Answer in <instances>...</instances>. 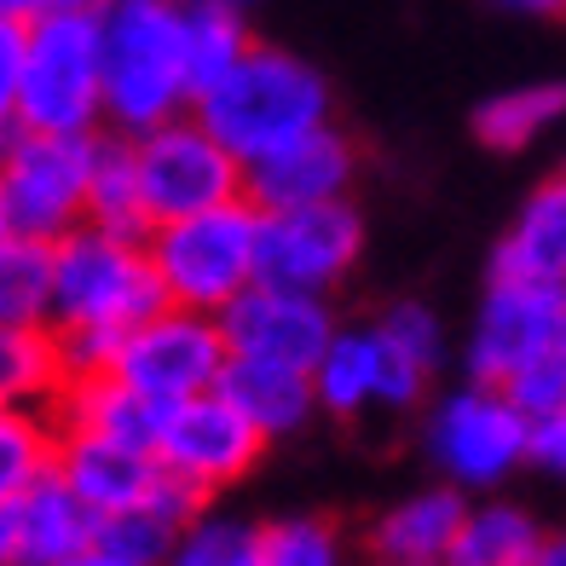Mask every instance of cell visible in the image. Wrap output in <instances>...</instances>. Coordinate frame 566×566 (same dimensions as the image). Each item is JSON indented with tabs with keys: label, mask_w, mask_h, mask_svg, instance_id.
Listing matches in <instances>:
<instances>
[{
	"label": "cell",
	"mask_w": 566,
	"mask_h": 566,
	"mask_svg": "<svg viewBox=\"0 0 566 566\" xmlns=\"http://www.w3.org/2000/svg\"><path fill=\"white\" fill-rule=\"evenodd\" d=\"M376 336L388 342L399 358H410L417 370H428V376L440 370V358H446V324L422 301H394L388 313L376 318Z\"/></svg>",
	"instance_id": "4dcf8cb0"
},
{
	"label": "cell",
	"mask_w": 566,
	"mask_h": 566,
	"mask_svg": "<svg viewBox=\"0 0 566 566\" xmlns=\"http://www.w3.org/2000/svg\"><path fill=\"white\" fill-rule=\"evenodd\" d=\"M358 254H365V214L353 209V197L313 202V209H277L261 214L254 277L283 283V290L329 295L353 277Z\"/></svg>",
	"instance_id": "8fae6325"
},
{
	"label": "cell",
	"mask_w": 566,
	"mask_h": 566,
	"mask_svg": "<svg viewBox=\"0 0 566 566\" xmlns=\"http://www.w3.org/2000/svg\"><path fill=\"white\" fill-rule=\"evenodd\" d=\"M462 365L503 388L526 417L566 405V283L492 277L469 324Z\"/></svg>",
	"instance_id": "6da1fadb"
},
{
	"label": "cell",
	"mask_w": 566,
	"mask_h": 566,
	"mask_svg": "<svg viewBox=\"0 0 566 566\" xmlns=\"http://www.w3.org/2000/svg\"><path fill=\"white\" fill-rule=\"evenodd\" d=\"M318 410L329 417H358L376 405V329H336L313 365Z\"/></svg>",
	"instance_id": "cb8c5ba5"
},
{
	"label": "cell",
	"mask_w": 566,
	"mask_h": 566,
	"mask_svg": "<svg viewBox=\"0 0 566 566\" xmlns=\"http://www.w3.org/2000/svg\"><path fill=\"white\" fill-rule=\"evenodd\" d=\"M0 566H18V503H0Z\"/></svg>",
	"instance_id": "e575fe53"
},
{
	"label": "cell",
	"mask_w": 566,
	"mask_h": 566,
	"mask_svg": "<svg viewBox=\"0 0 566 566\" xmlns=\"http://www.w3.org/2000/svg\"><path fill=\"white\" fill-rule=\"evenodd\" d=\"M469 514V492L462 485H428V492H410L405 503H394L370 532L376 560H410V566H440L451 537Z\"/></svg>",
	"instance_id": "ffe728a7"
},
{
	"label": "cell",
	"mask_w": 566,
	"mask_h": 566,
	"mask_svg": "<svg viewBox=\"0 0 566 566\" xmlns=\"http://www.w3.org/2000/svg\"><path fill=\"white\" fill-rule=\"evenodd\" d=\"M163 410H168V405L145 399L139 388H127L116 370H87V376H70V381H64L53 417H59V428H70V433H98V440H122V446L157 451Z\"/></svg>",
	"instance_id": "2e32d148"
},
{
	"label": "cell",
	"mask_w": 566,
	"mask_h": 566,
	"mask_svg": "<svg viewBox=\"0 0 566 566\" xmlns=\"http://www.w3.org/2000/svg\"><path fill=\"white\" fill-rule=\"evenodd\" d=\"M261 566H353L342 526L318 514H290V521L261 526Z\"/></svg>",
	"instance_id": "f546056e"
},
{
	"label": "cell",
	"mask_w": 566,
	"mask_h": 566,
	"mask_svg": "<svg viewBox=\"0 0 566 566\" xmlns=\"http://www.w3.org/2000/svg\"><path fill=\"white\" fill-rule=\"evenodd\" d=\"M105 53V127L145 134L197 105L186 59V0H105L98 12Z\"/></svg>",
	"instance_id": "3957f363"
},
{
	"label": "cell",
	"mask_w": 566,
	"mask_h": 566,
	"mask_svg": "<svg viewBox=\"0 0 566 566\" xmlns=\"http://www.w3.org/2000/svg\"><path fill=\"white\" fill-rule=\"evenodd\" d=\"M376 566H410V560H376Z\"/></svg>",
	"instance_id": "60d3db41"
},
{
	"label": "cell",
	"mask_w": 566,
	"mask_h": 566,
	"mask_svg": "<svg viewBox=\"0 0 566 566\" xmlns=\"http://www.w3.org/2000/svg\"><path fill=\"white\" fill-rule=\"evenodd\" d=\"M560 122H566V82H526L492 93L474 111V139L497 157H514V150H532Z\"/></svg>",
	"instance_id": "603a6c76"
},
{
	"label": "cell",
	"mask_w": 566,
	"mask_h": 566,
	"mask_svg": "<svg viewBox=\"0 0 566 566\" xmlns=\"http://www.w3.org/2000/svg\"><path fill=\"white\" fill-rule=\"evenodd\" d=\"M0 324L53 329V243L12 231L0 243Z\"/></svg>",
	"instance_id": "d4e9b609"
},
{
	"label": "cell",
	"mask_w": 566,
	"mask_h": 566,
	"mask_svg": "<svg viewBox=\"0 0 566 566\" xmlns=\"http://www.w3.org/2000/svg\"><path fill=\"white\" fill-rule=\"evenodd\" d=\"M560 174H566V163H560Z\"/></svg>",
	"instance_id": "b9f144b4"
},
{
	"label": "cell",
	"mask_w": 566,
	"mask_h": 566,
	"mask_svg": "<svg viewBox=\"0 0 566 566\" xmlns=\"http://www.w3.org/2000/svg\"><path fill=\"white\" fill-rule=\"evenodd\" d=\"M492 277L566 283V174H549L544 186L526 191L492 249Z\"/></svg>",
	"instance_id": "ac0fdd59"
},
{
	"label": "cell",
	"mask_w": 566,
	"mask_h": 566,
	"mask_svg": "<svg viewBox=\"0 0 566 566\" xmlns=\"http://www.w3.org/2000/svg\"><path fill=\"white\" fill-rule=\"evenodd\" d=\"M168 566H261V526L243 514L202 509L197 521L179 532Z\"/></svg>",
	"instance_id": "f1b7e54d"
},
{
	"label": "cell",
	"mask_w": 566,
	"mask_h": 566,
	"mask_svg": "<svg viewBox=\"0 0 566 566\" xmlns=\"http://www.w3.org/2000/svg\"><path fill=\"white\" fill-rule=\"evenodd\" d=\"M105 134H35L12 127L0 139V202L23 238H64L87 220V191L98 174Z\"/></svg>",
	"instance_id": "52a82bcc"
},
{
	"label": "cell",
	"mask_w": 566,
	"mask_h": 566,
	"mask_svg": "<svg viewBox=\"0 0 566 566\" xmlns=\"http://www.w3.org/2000/svg\"><path fill=\"white\" fill-rule=\"evenodd\" d=\"M64 353L46 324H0V410H53L64 394Z\"/></svg>",
	"instance_id": "44dd1931"
},
{
	"label": "cell",
	"mask_w": 566,
	"mask_h": 566,
	"mask_svg": "<svg viewBox=\"0 0 566 566\" xmlns=\"http://www.w3.org/2000/svg\"><path fill=\"white\" fill-rule=\"evenodd\" d=\"M12 238V214H7V202H0V243Z\"/></svg>",
	"instance_id": "ab89813d"
},
{
	"label": "cell",
	"mask_w": 566,
	"mask_h": 566,
	"mask_svg": "<svg viewBox=\"0 0 566 566\" xmlns=\"http://www.w3.org/2000/svg\"><path fill=\"white\" fill-rule=\"evenodd\" d=\"M98 537V514L53 469L18 497V566H64Z\"/></svg>",
	"instance_id": "d6986e66"
},
{
	"label": "cell",
	"mask_w": 566,
	"mask_h": 566,
	"mask_svg": "<svg viewBox=\"0 0 566 566\" xmlns=\"http://www.w3.org/2000/svg\"><path fill=\"white\" fill-rule=\"evenodd\" d=\"M150 266L163 277L168 306L191 313H226L249 283H254V254H261V209L249 197H231L220 209H202L186 220H163L145 238Z\"/></svg>",
	"instance_id": "8992f818"
},
{
	"label": "cell",
	"mask_w": 566,
	"mask_h": 566,
	"mask_svg": "<svg viewBox=\"0 0 566 566\" xmlns=\"http://www.w3.org/2000/svg\"><path fill=\"white\" fill-rule=\"evenodd\" d=\"M191 111L249 168V163L272 157V150L295 145L301 134H313V127L336 122V93H329V75L313 59L290 53V46H272V41H254L209 93H197Z\"/></svg>",
	"instance_id": "7a4b0ae2"
},
{
	"label": "cell",
	"mask_w": 566,
	"mask_h": 566,
	"mask_svg": "<svg viewBox=\"0 0 566 566\" xmlns=\"http://www.w3.org/2000/svg\"><path fill=\"white\" fill-rule=\"evenodd\" d=\"M532 417L492 381H462L440 405L428 410L422 451L440 469V480L462 485V492H492L526 462Z\"/></svg>",
	"instance_id": "ba28073f"
},
{
	"label": "cell",
	"mask_w": 566,
	"mask_h": 566,
	"mask_svg": "<svg viewBox=\"0 0 566 566\" xmlns=\"http://www.w3.org/2000/svg\"><path fill=\"white\" fill-rule=\"evenodd\" d=\"M220 329H226V347L243 353V358H272V365L313 370L329 347V336L342 329V318H336V306H329V295L283 290V283L254 277L220 313Z\"/></svg>",
	"instance_id": "4fadbf2b"
},
{
	"label": "cell",
	"mask_w": 566,
	"mask_h": 566,
	"mask_svg": "<svg viewBox=\"0 0 566 566\" xmlns=\"http://www.w3.org/2000/svg\"><path fill=\"white\" fill-rule=\"evenodd\" d=\"M537 544H544V526L521 503L492 497V503H469L440 566H532Z\"/></svg>",
	"instance_id": "7402d4cb"
},
{
	"label": "cell",
	"mask_w": 566,
	"mask_h": 566,
	"mask_svg": "<svg viewBox=\"0 0 566 566\" xmlns=\"http://www.w3.org/2000/svg\"><path fill=\"white\" fill-rule=\"evenodd\" d=\"M59 462L53 410H0V503H18Z\"/></svg>",
	"instance_id": "4316f807"
},
{
	"label": "cell",
	"mask_w": 566,
	"mask_h": 566,
	"mask_svg": "<svg viewBox=\"0 0 566 566\" xmlns=\"http://www.w3.org/2000/svg\"><path fill=\"white\" fill-rule=\"evenodd\" d=\"M46 12H105V0H46Z\"/></svg>",
	"instance_id": "74e56055"
},
{
	"label": "cell",
	"mask_w": 566,
	"mask_h": 566,
	"mask_svg": "<svg viewBox=\"0 0 566 566\" xmlns=\"http://www.w3.org/2000/svg\"><path fill=\"white\" fill-rule=\"evenodd\" d=\"M64 566H139V560H127L122 549H111V544H98V537H93V544L82 555H70Z\"/></svg>",
	"instance_id": "836d02e7"
},
{
	"label": "cell",
	"mask_w": 566,
	"mask_h": 566,
	"mask_svg": "<svg viewBox=\"0 0 566 566\" xmlns=\"http://www.w3.org/2000/svg\"><path fill=\"white\" fill-rule=\"evenodd\" d=\"M532 566H566V526L560 532H544V544H537Z\"/></svg>",
	"instance_id": "d590c367"
},
{
	"label": "cell",
	"mask_w": 566,
	"mask_h": 566,
	"mask_svg": "<svg viewBox=\"0 0 566 566\" xmlns=\"http://www.w3.org/2000/svg\"><path fill=\"white\" fill-rule=\"evenodd\" d=\"M220 394L243 410V417L266 433V440H290L318 417V388L313 370L295 365H272V358H243L231 353L220 370Z\"/></svg>",
	"instance_id": "e0dca14e"
},
{
	"label": "cell",
	"mask_w": 566,
	"mask_h": 566,
	"mask_svg": "<svg viewBox=\"0 0 566 566\" xmlns=\"http://www.w3.org/2000/svg\"><path fill=\"white\" fill-rule=\"evenodd\" d=\"M266 433L254 428L238 405H231L220 388L209 394H191L163 410V433H157V462L174 474L197 485L202 497L226 492L254 474V462L266 457Z\"/></svg>",
	"instance_id": "7c38bea8"
},
{
	"label": "cell",
	"mask_w": 566,
	"mask_h": 566,
	"mask_svg": "<svg viewBox=\"0 0 566 566\" xmlns=\"http://www.w3.org/2000/svg\"><path fill=\"white\" fill-rule=\"evenodd\" d=\"M249 46H254V35H249L243 12H226L214 0H186V59H191V87L197 93H209Z\"/></svg>",
	"instance_id": "83f0119b"
},
{
	"label": "cell",
	"mask_w": 566,
	"mask_h": 566,
	"mask_svg": "<svg viewBox=\"0 0 566 566\" xmlns=\"http://www.w3.org/2000/svg\"><path fill=\"white\" fill-rule=\"evenodd\" d=\"M214 7H226V12H243V18H254V12H261V0H214Z\"/></svg>",
	"instance_id": "f35d334b"
},
{
	"label": "cell",
	"mask_w": 566,
	"mask_h": 566,
	"mask_svg": "<svg viewBox=\"0 0 566 566\" xmlns=\"http://www.w3.org/2000/svg\"><path fill=\"white\" fill-rule=\"evenodd\" d=\"M18 127L105 134V53L93 12H35L23 23Z\"/></svg>",
	"instance_id": "5b68a950"
},
{
	"label": "cell",
	"mask_w": 566,
	"mask_h": 566,
	"mask_svg": "<svg viewBox=\"0 0 566 566\" xmlns=\"http://www.w3.org/2000/svg\"><path fill=\"white\" fill-rule=\"evenodd\" d=\"M168 306L163 277L150 266L145 238H122L105 226H70L53 238V329L59 336H111L122 342Z\"/></svg>",
	"instance_id": "277c9868"
},
{
	"label": "cell",
	"mask_w": 566,
	"mask_h": 566,
	"mask_svg": "<svg viewBox=\"0 0 566 566\" xmlns=\"http://www.w3.org/2000/svg\"><path fill=\"white\" fill-rule=\"evenodd\" d=\"M53 469L75 485V497H82L98 521H105V514H122V509H139L163 480L157 451L98 440V433H70V428H59V462Z\"/></svg>",
	"instance_id": "9a60e30c"
},
{
	"label": "cell",
	"mask_w": 566,
	"mask_h": 566,
	"mask_svg": "<svg viewBox=\"0 0 566 566\" xmlns=\"http://www.w3.org/2000/svg\"><path fill=\"white\" fill-rule=\"evenodd\" d=\"M127 145H134L145 209H150V220H157V226L163 220L202 214V209H220V202L243 197V174L249 168L209 134V122H202L197 111L145 127V134H134Z\"/></svg>",
	"instance_id": "9c48e42d"
},
{
	"label": "cell",
	"mask_w": 566,
	"mask_h": 566,
	"mask_svg": "<svg viewBox=\"0 0 566 566\" xmlns=\"http://www.w3.org/2000/svg\"><path fill=\"white\" fill-rule=\"evenodd\" d=\"M87 220L122 231V238H150L157 220L145 209V186H139V168H134V145L122 134L105 139L98 150V174H93V191H87Z\"/></svg>",
	"instance_id": "484cf974"
},
{
	"label": "cell",
	"mask_w": 566,
	"mask_h": 566,
	"mask_svg": "<svg viewBox=\"0 0 566 566\" xmlns=\"http://www.w3.org/2000/svg\"><path fill=\"white\" fill-rule=\"evenodd\" d=\"M35 12H46V0H0V18H18V23H30Z\"/></svg>",
	"instance_id": "8d00e7d4"
},
{
	"label": "cell",
	"mask_w": 566,
	"mask_h": 566,
	"mask_svg": "<svg viewBox=\"0 0 566 566\" xmlns=\"http://www.w3.org/2000/svg\"><path fill=\"white\" fill-rule=\"evenodd\" d=\"M526 462H532V469H544V474H555V480H566V405L560 410H544V417H532Z\"/></svg>",
	"instance_id": "d6a6232c"
},
{
	"label": "cell",
	"mask_w": 566,
	"mask_h": 566,
	"mask_svg": "<svg viewBox=\"0 0 566 566\" xmlns=\"http://www.w3.org/2000/svg\"><path fill=\"white\" fill-rule=\"evenodd\" d=\"M18 82H23V23L0 18V139L18 127Z\"/></svg>",
	"instance_id": "1f68e13d"
},
{
	"label": "cell",
	"mask_w": 566,
	"mask_h": 566,
	"mask_svg": "<svg viewBox=\"0 0 566 566\" xmlns=\"http://www.w3.org/2000/svg\"><path fill=\"white\" fill-rule=\"evenodd\" d=\"M226 329L214 313H191V306H157L145 324H134L127 336L116 342L111 370L139 388L145 399L157 405H179L191 394H209L220 388V370H226Z\"/></svg>",
	"instance_id": "30bf717a"
},
{
	"label": "cell",
	"mask_w": 566,
	"mask_h": 566,
	"mask_svg": "<svg viewBox=\"0 0 566 566\" xmlns=\"http://www.w3.org/2000/svg\"><path fill=\"white\" fill-rule=\"evenodd\" d=\"M353 179H358V145L342 134L336 122H324V127H313V134H301L295 145H283V150H272V157L249 163L243 197L261 214L313 209V202L347 197Z\"/></svg>",
	"instance_id": "5bb4252c"
}]
</instances>
